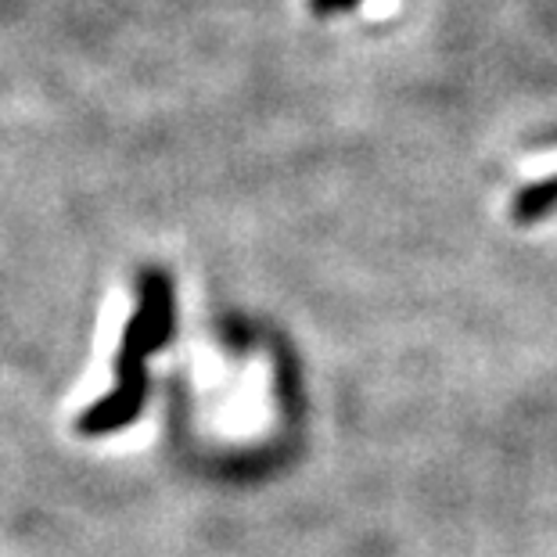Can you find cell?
<instances>
[{
    "label": "cell",
    "mask_w": 557,
    "mask_h": 557,
    "mask_svg": "<svg viewBox=\"0 0 557 557\" xmlns=\"http://www.w3.org/2000/svg\"><path fill=\"white\" fill-rule=\"evenodd\" d=\"M554 209H557V176L521 187L518 198H515V206H511L518 223H536V220L547 216V212H554Z\"/></svg>",
    "instance_id": "3"
},
{
    "label": "cell",
    "mask_w": 557,
    "mask_h": 557,
    "mask_svg": "<svg viewBox=\"0 0 557 557\" xmlns=\"http://www.w3.org/2000/svg\"><path fill=\"white\" fill-rule=\"evenodd\" d=\"M173 284L162 270H145L137 313L126 320L123 346L115 357V382H145L148 357L170 346L173 335Z\"/></svg>",
    "instance_id": "1"
},
{
    "label": "cell",
    "mask_w": 557,
    "mask_h": 557,
    "mask_svg": "<svg viewBox=\"0 0 557 557\" xmlns=\"http://www.w3.org/2000/svg\"><path fill=\"white\" fill-rule=\"evenodd\" d=\"M148 403V377L145 382H115L109 396H101L94 407L83 410L79 432L83 435H112L123 432L126 424H134L140 418Z\"/></svg>",
    "instance_id": "2"
}]
</instances>
